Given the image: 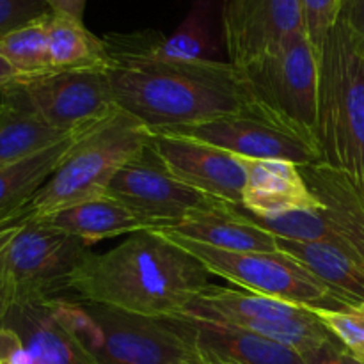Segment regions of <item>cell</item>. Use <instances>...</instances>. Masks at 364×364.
Returning <instances> with one entry per match:
<instances>
[{"label":"cell","mask_w":364,"mask_h":364,"mask_svg":"<svg viewBox=\"0 0 364 364\" xmlns=\"http://www.w3.org/2000/svg\"><path fill=\"white\" fill-rule=\"evenodd\" d=\"M188 318V316H185ZM205 361L224 364H306L295 348L230 323L188 318Z\"/></svg>","instance_id":"2e32d148"},{"label":"cell","mask_w":364,"mask_h":364,"mask_svg":"<svg viewBox=\"0 0 364 364\" xmlns=\"http://www.w3.org/2000/svg\"><path fill=\"white\" fill-rule=\"evenodd\" d=\"M28 220H38V223L52 226L55 230L66 231V233L80 238L87 245L100 240H107V238L134 235L139 231L160 230L159 224L137 215L109 196L78 203V205L59 210V212L50 213V215Z\"/></svg>","instance_id":"7402d4cb"},{"label":"cell","mask_w":364,"mask_h":364,"mask_svg":"<svg viewBox=\"0 0 364 364\" xmlns=\"http://www.w3.org/2000/svg\"><path fill=\"white\" fill-rule=\"evenodd\" d=\"M277 251L301 263L343 306L364 304V265L343 245L276 238Z\"/></svg>","instance_id":"44dd1931"},{"label":"cell","mask_w":364,"mask_h":364,"mask_svg":"<svg viewBox=\"0 0 364 364\" xmlns=\"http://www.w3.org/2000/svg\"><path fill=\"white\" fill-rule=\"evenodd\" d=\"M18 82L43 119L60 134L89 130L119 109L107 70H50Z\"/></svg>","instance_id":"7c38bea8"},{"label":"cell","mask_w":364,"mask_h":364,"mask_svg":"<svg viewBox=\"0 0 364 364\" xmlns=\"http://www.w3.org/2000/svg\"><path fill=\"white\" fill-rule=\"evenodd\" d=\"M198 364H224V363H210V361H205V359H203V361L198 363Z\"/></svg>","instance_id":"e575fe53"},{"label":"cell","mask_w":364,"mask_h":364,"mask_svg":"<svg viewBox=\"0 0 364 364\" xmlns=\"http://www.w3.org/2000/svg\"><path fill=\"white\" fill-rule=\"evenodd\" d=\"M240 160L245 166L242 208L258 217H274L297 210H318L315 198L301 173V167L287 160Z\"/></svg>","instance_id":"9a60e30c"},{"label":"cell","mask_w":364,"mask_h":364,"mask_svg":"<svg viewBox=\"0 0 364 364\" xmlns=\"http://www.w3.org/2000/svg\"><path fill=\"white\" fill-rule=\"evenodd\" d=\"M0 91H2V87H0Z\"/></svg>","instance_id":"d590c367"},{"label":"cell","mask_w":364,"mask_h":364,"mask_svg":"<svg viewBox=\"0 0 364 364\" xmlns=\"http://www.w3.org/2000/svg\"><path fill=\"white\" fill-rule=\"evenodd\" d=\"M48 16L0 38V57L13 68L18 78L34 77L52 70L46 31Z\"/></svg>","instance_id":"d4e9b609"},{"label":"cell","mask_w":364,"mask_h":364,"mask_svg":"<svg viewBox=\"0 0 364 364\" xmlns=\"http://www.w3.org/2000/svg\"><path fill=\"white\" fill-rule=\"evenodd\" d=\"M318 148L364 199V39L338 18L318 57Z\"/></svg>","instance_id":"3957f363"},{"label":"cell","mask_w":364,"mask_h":364,"mask_svg":"<svg viewBox=\"0 0 364 364\" xmlns=\"http://www.w3.org/2000/svg\"><path fill=\"white\" fill-rule=\"evenodd\" d=\"M151 132L196 139L244 159L287 160L297 166L322 162V153L315 141L263 109L259 103L242 112L198 124Z\"/></svg>","instance_id":"9c48e42d"},{"label":"cell","mask_w":364,"mask_h":364,"mask_svg":"<svg viewBox=\"0 0 364 364\" xmlns=\"http://www.w3.org/2000/svg\"><path fill=\"white\" fill-rule=\"evenodd\" d=\"M89 255L91 249L80 238L27 220L4 252L14 304L57 299Z\"/></svg>","instance_id":"30bf717a"},{"label":"cell","mask_w":364,"mask_h":364,"mask_svg":"<svg viewBox=\"0 0 364 364\" xmlns=\"http://www.w3.org/2000/svg\"><path fill=\"white\" fill-rule=\"evenodd\" d=\"M302 355H304L306 364H359L347 354L338 340L327 341L316 347L315 350H309Z\"/></svg>","instance_id":"f1b7e54d"},{"label":"cell","mask_w":364,"mask_h":364,"mask_svg":"<svg viewBox=\"0 0 364 364\" xmlns=\"http://www.w3.org/2000/svg\"><path fill=\"white\" fill-rule=\"evenodd\" d=\"M151 148L181 183L228 205H242L245 166L240 156L188 137L151 132Z\"/></svg>","instance_id":"5bb4252c"},{"label":"cell","mask_w":364,"mask_h":364,"mask_svg":"<svg viewBox=\"0 0 364 364\" xmlns=\"http://www.w3.org/2000/svg\"><path fill=\"white\" fill-rule=\"evenodd\" d=\"M4 252L0 255V329L6 326L7 315H9L11 308L14 304L13 287H11L9 274H7L6 269V256H4Z\"/></svg>","instance_id":"f546056e"},{"label":"cell","mask_w":364,"mask_h":364,"mask_svg":"<svg viewBox=\"0 0 364 364\" xmlns=\"http://www.w3.org/2000/svg\"><path fill=\"white\" fill-rule=\"evenodd\" d=\"M105 196L119 201L137 215L159 224L160 230L176 226L223 205L219 199L208 198L176 180L151 144L146 146L114 176Z\"/></svg>","instance_id":"8fae6325"},{"label":"cell","mask_w":364,"mask_h":364,"mask_svg":"<svg viewBox=\"0 0 364 364\" xmlns=\"http://www.w3.org/2000/svg\"><path fill=\"white\" fill-rule=\"evenodd\" d=\"M304 32L301 0H223L220 36L238 70Z\"/></svg>","instance_id":"4fadbf2b"},{"label":"cell","mask_w":364,"mask_h":364,"mask_svg":"<svg viewBox=\"0 0 364 364\" xmlns=\"http://www.w3.org/2000/svg\"><path fill=\"white\" fill-rule=\"evenodd\" d=\"M14 78H18L16 73H14V70L2 59V57H0V87L4 89L9 82H13Z\"/></svg>","instance_id":"836d02e7"},{"label":"cell","mask_w":364,"mask_h":364,"mask_svg":"<svg viewBox=\"0 0 364 364\" xmlns=\"http://www.w3.org/2000/svg\"><path fill=\"white\" fill-rule=\"evenodd\" d=\"M52 14L46 0H0V38Z\"/></svg>","instance_id":"83f0119b"},{"label":"cell","mask_w":364,"mask_h":364,"mask_svg":"<svg viewBox=\"0 0 364 364\" xmlns=\"http://www.w3.org/2000/svg\"><path fill=\"white\" fill-rule=\"evenodd\" d=\"M149 139L151 130L142 121L117 109L77 139L63 164L25 206L27 217L38 219L103 198L114 176L149 144Z\"/></svg>","instance_id":"277c9868"},{"label":"cell","mask_w":364,"mask_h":364,"mask_svg":"<svg viewBox=\"0 0 364 364\" xmlns=\"http://www.w3.org/2000/svg\"><path fill=\"white\" fill-rule=\"evenodd\" d=\"M340 16L364 39V0H343Z\"/></svg>","instance_id":"4dcf8cb0"},{"label":"cell","mask_w":364,"mask_h":364,"mask_svg":"<svg viewBox=\"0 0 364 364\" xmlns=\"http://www.w3.org/2000/svg\"><path fill=\"white\" fill-rule=\"evenodd\" d=\"M159 231L224 251H277V242L272 233L256 226L238 212L237 206L228 203Z\"/></svg>","instance_id":"ffe728a7"},{"label":"cell","mask_w":364,"mask_h":364,"mask_svg":"<svg viewBox=\"0 0 364 364\" xmlns=\"http://www.w3.org/2000/svg\"><path fill=\"white\" fill-rule=\"evenodd\" d=\"M102 329L98 364H198L194 331L185 316L153 318L84 302Z\"/></svg>","instance_id":"ba28073f"},{"label":"cell","mask_w":364,"mask_h":364,"mask_svg":"<svg viewBox=\"0 0 364 364\" xmlns=\"http://www.w3.org/2000/svg\"><path fill=\"white\" fill-rule=\"evenodd\" d=\"M21 340L13 329L9 327H2L0 329V364H7L9 358L13 355V352L18 347H21Z\"/></svg>","instance_id":"d6a6232c"},{"label":"cell","mask_w":364,"mask_h":364,"mask_svg":"<svg viewBox=\"0 0 364 364\" xmlns=\"http://www.w3.org/2000/svg\"><path fill=\"white\" fill-rule=\"evenodd\" d=\"M320 322L331 331L352 359L364 364V304L340 309L313 308Z\"/></svg>","instance_id":"484cf974"},{"label":"cell","mask_w":364,"mask_h":364,"mask_svg":"<svg viewBox=\"0 0 364 364\" xmlns=\"http://www.w3.org/2000/svg\"><path fill=\"white\" fill-rule=\"evenodd\" d=\"M53 14H63V16L75 18V20H84V11L87 0H46Z\"/></svg>","instance_id":"1f68e13d"},{"label":"cell","mask_w":364,"mask_h":364,"mask_svg":"<svg viewBox=\"0 0 364 364\" xmlns=\"http://www.w3.org/2000/svg\"><path fill=\"white\" fill-rule=\"evenodd\" d=\"M84 132L70 135L28 159L0 169V223L20 213L31 203Z\"/></svg>","instance_id":"603a6c76"},{"label":"cell","mask_w":364,"mask_h":364,"mask_svg":"<svg viewBox=\"0 0 364 364\" xmlns=\"http://www.w3.org/2000/svg\"><path fill=\"white\" fill-rule=\"evenodd\" d=\"M341 7L343 0H301L304 32L318 57L331 28L340 18Z\"/></svg>","instance_id":"4316f807"},{"label":"cell","mask_w":364,"mask_h":364,"mask_svg":"<svg viewBox=\"0 0 364 364\" xmlns=\"http://www.w3.org/2000/svg\"><path fill=\"white\" fill-rule=\"evenodd\" d=\"M109 59L107 73L117 107L149 130L198 124L258 105L242 70L230 60Z\"/></svg>","instance_id":"7a4b0ae2"},{"label":"cell","mask_w":364,"mask_h":364,"mask_svg":"<svg viewBox=\"0 0 364 364\" xmlns=\"http://www.w3.org/2000/svg\"><path fill=\"white\" fill-rule=\"evenodd\" d=\"M242 73L263 109L318 144V55L306 32L242 68Z\"/></svg>","instance_id":"52a82bcc"},{"label":"cell","mask_w":364,"mask_h":364,"mask_svg":"<svg viewBox=\"0 0 364 364\" xmlns=\"http://www.w3.org/2000/svg\"><path fill=\"white\" fill-rule=\"evenodd\" d=\"M162 235L201 262L210 274L224 277L252 294L281 299L306 308H343L322 281L283 252L224 251L174 235Z\"/></svg>","instance_id":"8992f818"},{"label":"cell","mask_w":364,"mask_h":364,"mask_svg":"<svg viewBox=\"0 0 364 364\" xmlns=\"http://www.w3.org/2000/svg\"><path fill=\"white\" fill-rule=\"evenodd\" d=\"M210 283L201 262L159 231H139L103 255H89L68 290L89 304L153 318L183 316Z\"/></svg>","instance_id":"6da1fadb"},{"label":"cell","mask_w":364,"mask_h":364,"mask_svg":"<svg viewBox=\"0 0 364 364\" xmlns=\"http://www.w3.org/2000/svg\"><path fill=\"white\" fill-rule=\"evenodd\" d=\"M299 167L309 191L322 203L327 223L364 265V199L340 171L323 162Z\"/></svg>","instance_id":"d6986e66"},{"label":"cell","mask_w":364,"mask_h":364,"mask_svg":"<svg viewBox=\"0 0 364 364\" xmlns=\"http://www.w3.org/2000/svg\"><path fill=\"white\" fill-rule=\"evenodd\" d=\"M46 31L52 70H109L105 41L92 34L84 20L52 13Z\"/></svg>","instance_id":"cb8c5ba5"},{"label":"cell","mask_w":364,"mask_h":364,"mask_svg":"<svg viewBox=\"0 0 364 364\" xmlns=\"http://www.w3.org/2000/svg\"><path fill=\"white\" fill-rule=\"evenodd\" d=\"M20 336L34 364H98L95 355L53 316L48 302H18L6 326Z\"/></svg>","instance_id":"e0dca14e"},{"label":"cell","mask_w":364,"mask_h":364,"mask_svg":"<svg viewBox=\"0 0 364 364\" xmlns=\"http://www.w3.org/2000/svg\"><path fill=\"white\" fill-rule=\"evenodd\" d=\"M183 316L242 327L301 354L334 340L313 308L215 284H208L187 306Z\"/></svg>","instance_id":"5b68a950"},{"label":"cell","mask_w":364,"mask_h":364,"mask_svg":"<svg viewBox=\"0 0 364 364\" xmlns=\"http://www.w3.org/2000/svg\"><path fill=\"white\" fill-rule=\"evenodd\" d=\"M70 135L73 134H60L43 119L18 78L0 91V169L28 159Z\"/></svg>","instance_id":"ac0fdd59"}]
</instances>
